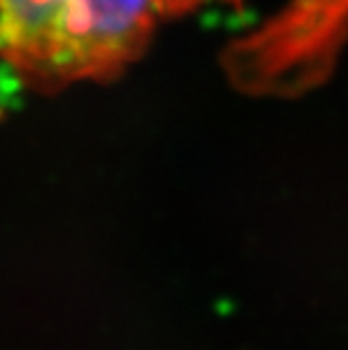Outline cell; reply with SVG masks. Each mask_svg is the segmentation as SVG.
I'll return each instance as SVG.
<instances>
[{"mask_svg": "<svg viewBox=\"0 0 348 350\" xmlns=\"http://www.w3.org/2000/svg\"><path fill=\"white\" fill-rule=\"evenodd\" d=\"M152 0H0V55L29 84L118 75L145 50Z\"/></svg>", "mask_w": 348, "mask_h": 350, "instance_id": "cell-1", "label": "cell"}, {"mask_svg": "<svg viewBox=\"0 0 348 350\" xmlns=\"http://www.w3.org/2000/svg\"><path fill=\"white\" fill-rule=\"evenodd\" d=\"M154 7H157V14H183V12H190L195 7L204 5V3H213V0H152Z\"/></svg>", "mask_w": 348, "mask_h": 350, "instance_id": "cell-2", "label": "cell"}]
</instances>
